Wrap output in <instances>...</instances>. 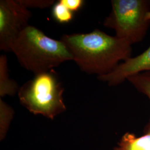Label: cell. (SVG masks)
<instances>
[{
	"instance_id": "ba28073f",
	"label": "cell",
	"mask_w": 150,
	"mask_h": 150,
	"mask_svg": "<svg viewBox=\"0 0 150 150\" xmlns=\"http://www.w3.org/2000/svg\"><path fill=\"white\" fill-rule=\"evenodd\" d=\"M20 87L16 81L9 76L7 57L5 54L0 56V97L14 96L18 93Z\"/></svg>"
},
{
	"instance_id": "6da1fadb",
	"label": "cell",
	"mask_w": 150,
	"mask_h": 150,
	"mask_svg": "<svg viewBox=\"0 0 150 150\" xmlns=\"http://www.w3.org/2000/svg\"><path fill=\"white\" fill-rule=\"evenodd\" d=\"M64 42L82 71L97 77L111 72L121 61L132 57V45L99 29L86 33L64 34Z\"/></svg>"
},
{
	"instance_id": "30bf717a",
	"label": "cell",
	"mask_w": 150,
	"mask_h": 150,
	"mask_svg": "<svg viewBox=\"0 0 150 150\" xmlns=\"http://www.w3.org/2000/svg\"><path fill=\"white\" fill-rule=\"evenodd\" d=\"M52 15L56 21L59 23H68L74 17V12L70 10L60 1L55 3L52 9Z\"/></svg>"
},
{
	"instance_id": "277c9868",
	"label": "cell",
	"mask_w": 150,
	"mask_h": 150,
	"mask_svg": "<svg viewBox=\"0 0 150 150\" xmlns=\"http://www.w3.org/2000/svg\"><path fill=\"white\" fill-rule=\"evenodd\" d=\"M111 5L103 26L131 45L142 42L150 26V0H112Z\"/></svg>"
},
{
	"instance_id": "8992f818",
	"label": "cell",
	"mask_w": 150,
	"mask_h": 150,
	"mask_svg": "<svg viewBox=\"0 0 150 150\" xmlns=\"http://www.w3.org/2000/svg\"><path fill=\"white\" fill-rule=\"evenodd\" d=\"M145 71H150V46L142 54L120 63L110 74L97 78L106 82L108 86H117L129 76Z\"/></svg>"
},
{
	"instance_id": "4fadbf2b",
	"label": "cell",
	"mask_w": 150,
	"mask_h": 150,
	"mask_svg": "<svg viewBox=\"0 0 150 150\" xmlns=\"http://www.w3.org/2000/svg\"><path fill=\"white\" fill-rule=\"evenodd\" d=\"M70 10L74 12L79 11L83 7L84 1L83 0H59Z\"/></svg>"
},
{
	"instance_id": "52a82bcc",
	"label": "cell",
	"mask_w": 150,
	"mask_h": 150,
	"mask_svg": "<svg viewBox=\"0 0 150 150\" xmlns=\"http://www.w3.org/2000/svg\"><path fill=\"white\" fill-rule=\"evenodd\" d=\"M114 150H150V133L138 137L133 133L126 132Z\"/></svg>"
},
{
	"instance_id": "5b68a950",
	"label": "cell",
	"mask_w": 150,
	"mask_h": 150,
	"mask_svg": "<svg viewBox=\"0 0 150 150\" xmlns=\"http://www.w3.org/2000/svg\"><path fill=\"white\" fill-rule=\"evenodd\" d=\"M32 14L18 0L0 1V49L11 52L12 43L29 26Z\"/></svg>"
},
{
	"instance_id": "3957f363",
	"label": "cell",
	"mask_w": 150,
	"mask_h": 150,
	"mask_svg": "<svg viewBox=\"0 0 150 150\" xmlns=\"http://www.w3.org/2000/svg\"><path fill=\"white\" fill-rule=\"evenodd\" d=\"M64 87L54 70L35 75L20 87V102L34 115L54 119L66 110L64 102Z\"/></svg>"
},
{
	"instance_id": "8fae6325",
	"label": "cell",
	"mask_w": 150,
	"mask_h": 150,
	"mask_svg": "<svg viewBox=\"0 0 150 150\" xmlns=\"http://www.w3.org/2000/svg\"><path fill=\"white\" fill-rule=\"evenodd\" d=\"M13 110L10 106L0 100V126L1 136H4L13 116Z\"/></svg>"
},
{
	"instance_id": "7c38bea8",
	"label": "cell",
	"mask_w": 150,
	"mask_h": 150,
	"mask_svg": "<svg viewBox=\"0 0 150 150\" xmlns=\"http://www.w3.org/2000/svg\"><path fill=\"white\" fill-rule=\"evenodd\" d=\"M18 2L27 8H46L54 5V0H18Z\"/></svg>"
},
{
	"instance_id": "9c48e42d",
	"label": "cell",
	"mask_w": 150,
	"mask_h": 150,
	"mask_svg": "<svg viewBox=\"0 0 150 150\" xmlns=\"http://www.w3.org/2000/svg\"><path fill=\"white\" fill-rule=\"evenodd\" d=\"M127 80L133 85L137 91L144 94L150 101V71H145L131 75ZM144 134L150 133V117L149 121L145 126Z\"/></svg>"
},
{
	"instance_id": "7a4b0ae2",
	"label": "cell",
	"mask_w": 150,
	"mask_h": 150,
	"mask_svg": "<svg viewBox=\"0 0 150 150\" xmlns=\"http://www.w3.org/2000/svg\"><path fill=\"white\" fill-rule=\"evenodd\" d=\"M11 52L25 69L35 75L52 70L72 60L69 49L60 40L48 37L39 28L28 26L12 43Z\"/></svg>"
}]
</instances>
